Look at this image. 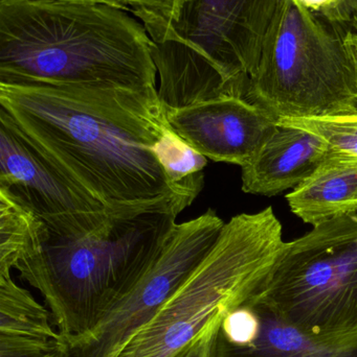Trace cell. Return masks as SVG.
<instances>
[{
	"mask_svg": "<svg viewBox=\"0 0 357 357\" xmlns=\"http://www.w3.org/2000/svg\"><path fill=\"white\" fill-rule=\"evenodd\" d=\"M286 199L291 212L312 227L357 213V158L330 153Z\"/></svg>",
	"mask_w": 357,
	"mask_h": 357,
	"instance_id": "13",
	"label": "cell"
},
{
	"mask_svg": "<svg viewBox=\"0 0 357 357\" xmlns=\"http://www.w3.org/2000/svg\"><path fill=\"white\" fill-rule=\"evenodd\" d=\"M259 331L257 312L245 303L228 312L222 319L216 342L234 347H245L256 341Z\"/></svg>",
	"mask_w": 357,
	"mask_h": 357,
	"instance_id": "18",
	"label": "cell"
},
{
	"mask_svg": "<svg viewBox=\"0 0 357 357\" xmlns=\"http://www.w3.org/2000/svg\"><path fill=\"white\" fill-rule=\"evenodd\" d=\"M260 320L257 339L245 347L214 344V357H357V333L314 335L304 333L253 302Z\"/></svg>",
	"mask_w": 357,
	"mask_h": 357,
	"instance_id": "12",
	"label": "cell"
},
{
	"mask_svg": "<svg viewBox=\"0 0 357 357\" xmlns=\"http://www.w3.org/2000/svg\"><path fill=\"white\" fill-rule=\"evenodd\" d=\"M175 206L111 216L71 241H50L15 266L45 301L63 337L92 331L130 293L159 257L176 225Z\"/></svg>",
	"mask_w": 357,
	"mask_h": 357,
	"instance_id": "4",
	"label": "cell"
},
{
	"mask_svg": "<svg viewBox=\"0 0 357 357\" xmlns=\"http://www.w3.org/2000/svg\"><path fill=\"white\" fill-rule=\"evenodd\" d=\"M166 116L170 127L197 152L216 162L241 167L254 158L278 125L265 109L238 96L166 110Z\"/></svg>",
	"mask_w": 357,
	"mask_h": 357,
	"instance_id": "10",
	"label": "cell"
},
{
	"mask_svg": "<svg viewBox=\"0 0 357 357\" xmlns=\"http://www.w3.org/2000/svg\"><path fill=\"white\" fill-rule=\"evenodd\" d=\"M249 302L309 335L357 333V213L283 243Z\"/></svg>",
	"mask_w": 357,
	"mask_h": 357,
	"instance_id": "7",
	"label": "cell"
},
{
	"mask_svg": "<svg viewBox=\"0 0 357 357\" xmlns=\"http://www.w3.org/2000/svg\"><path fill=\"white\" fill-rule=\"evenodd\" d=\"M79 3L102 4L122 10H144L159 17L174 14L184 0H60Z\"/></svg>",
	"mask_w": 357,
	"mask_h": 357,
	"instance_id": "20",
	"label": "cell"
},
{
	"mask_svg": "<svg viewBox=\"0 0 357 357\" xmlns=\"http://www.w3.org/2000/svg\"><path fill=\"white\" fill-rule=\"evenodd\" d=\"M0 188L8 190L44 222L50 241L79 238L113 216L34 146L2 111Z\"/></svg>",
	"mask_w": 357,
	"mask_h": 357,
	"instance_id": "9",
	"label": "cell"
},
{
	"mask_svg": "<svg viewBox=\"0 0 357 357\" xmlns=\"http://www.w3.org/2000/svg\"><path fill=\"white\" fill-rule=\"evenodd\" d=\"M301 6L314 13H323L330 8L337 0H297Z\"/></svg>",
	"mask_w": 357,
	"mask_h": 357,
	"instance_id": "23",
	"label": "cell"
},
{
	"mask_svg": "<svg viewBox=\"0 0 357 357\" xmlns=\"http://www.w3.org/2000/svg\"><path fill=\"white\" fill-rule=\"evenodd\" d=\"M321 14L333 22L348 26L357 20V0H337L330 8Z\"/></svg>",
	"mask_w": 357,
	"mask_h": 357,
	"instance_id": "22",
	"label": "cell"
},
{
	"mask_svg": "<svg viewBox=\"0 0 357 357\" xmlns=\"http://www.w3.org/2000/svg\"><path fill=\"white\" fill-rule=\"evenodd\" d=\"M226 222L209 209L176 224L154 264L128 295L88 333L63 337L57 357H117L184 284L217 243Z\"/></svg>",
	"mask_w": 357,
	"mask_h": 357,
	"instance_id": "8",
	"label": "cell"
},
{
	"mask_svg": "<svg viewBox=\"0 0 357 357\" xmlns=\"http://www.w3.org/2000/svg\"><path fill=\"white\" fill-rule=\"evenodd\" d=\"M0 111L111 215L184 210L152 151L169 126L157 90L0 84Z\"/></svg>",
	"mask_w": 357,
	"mask_h": 357,
	"instance_id": "1",
	"label": "cell"
},
{
	"mask_svg": "<svg viewBox=\"0 0 357 357\" xmlns=\"http://www.w3.org/2000/svg\"><path fill=\"white\" fill-rule=\"evenodd\" d=\"M50 319V310L10 275L0 276V333L59 341L61 335L52 328Z\"/></svg>",
	"mask_w": 357,
	"mask_h": 357,
	"instance_id": "16",
	"label": "cell"
},
{
	"mask_svg": "<svg viewBox=\"0 0 357 357\" xmlns=\"http://www.w3.org/2000/svg\"><path fill=\"white\" fill-rule=\"evenodd\" d=\"M277 123L316 134L327 142L333 154L357 158V111L322 119H280Z\"/></svg>",
	"mask_w": 357,
	"mask_h": 357,
	"instance_id": "17",
	"label": "cell"
},
{
	"mask_svg": "<svg viewBox=\"0 0 357 357\" xmlns=\"http://www.w3.org/2000/svg\"><path fill=\"white\" fill-rule=\"evenodd\" d=\"M284 243L270 206L231 218L207 257L117 357L182 356L212 322L255 295Z\"/></svg>",
	"mask_w": 357,
	"mask_h": 357,
	"instance_id": "5",
	"label": "cell"
},
{
	"mask_svg": "<svg viewBox=\"0 0 357 357\" xmlns=\"http://www.w3.org/2000/svg\"><path fill=\"white\" fill-rule=\"evenodd\" d=\"M50 241L42 220L6 189L0 188V276L41 253Z\"/></svg>",
	"mask_w": 357,
	"mask_h": 357,
	"instance_id": "14",
	"label": "cell"
},
{
	"mask_svg": "<svg viewBox=\"0 0 357 357\" xmlns=\"http://www.w3.org/2000/svg\"><path fill=\"white\" fill-rule=\"evenodd\" d=\"M57 342L0 333V357H57Z\"/></svg>",
	"mask_w": 357,
	"mask_h": 357,
	"instance_id": "19",
	"label": "cell"
},
{
	"mask_svg": "<svg viewBox=\"0 0 357 357\" xmlns=\"http://www.w3.org/2000/svg\"><path fill=\"white\" fill-rule=\"evenodd\" d=\"M174 197L184 209L203 190L207 157L182 139L170 125L152 148Z\"/></svg>",
	"mask_w": 357,
	"mask_h": 357,
	"instance_id": "15",
	"label": "cell"
},
{
	"mask_svg": "<svg viewBox=\"0 0 357 357\" xmlns=\"http://www.w3.org/2000/svg\"><path fill=\"white\" fill-rule=\"evenodd\" d=\"M247 100L280 119L357 111V63L348 27L283 0L270 23Z\"/></svg>",
	"mask_w": 357,
	"mask_h": 357,
	"instance_id": "6",
	"label": "cell"
},
{
	"mask_svg": "<svg viewBox=\"0 0 357 357\" xmlns=\"http://www.w3.org/2000/svg\"><path fill=\"white\" fill-rule=\"evenodd\" d=\"M330 153L327 142L316 134L278 123L254 158L241 167L242 190L275 197L295 189Z\"/></svg>",
	"mask_w": 357,
	"mask_h": 357,
	"instance_id": "11",
	"label": "cell"
},
{
	"mask_svg": "<svg viewBox=\"0 0 357 357\" xmlns=\"http://www.w3.org/2000/svg\"><path fill=\"white\" fill-rule=\"evenodd\" d=\"M283 0H184L174 14L144 10L159 100L178 110L224 96L247 100L270 23Z\"/></svg>",
	"mask_w": 357,
	"mask_h": 357,
	"instance_id": "3",
	"label": "cell"
},
{
	"mask_svg": "<svg viewBox=\"0 0 357 357\" xmlns=\"http://www.w3.org/2000/svg\"><path fill=\"white\" fill-rule=\"evenodd\" d=\"M348 39H349V37H348ZM349 42H350V44H351V45H352V48H354V56H356V63H357V45H356V44L352 43V42L350 41V40H349Z\"/></svg>",
	"mask_w": 357,
	"mask_h": 357,
	"instance_id": "25",
	"label": "cell"
},
{
	"mask_svg": "<svg viewBox=\"0 0 357 357\" xmlns=\"http://www.w3.org/2000/svg\"><path fill=\"white\" fill-rule=\"evenodd\" d=\"M348 37L352 43L357 45V20L348 25Z\"/></svg>",
	"mask_w": 357,
	"mask_h": 357,
	"instance_id": "24",
	"label": "cell"
},
{
	"mask_svg": "<svg viewBox=\"0 0 357 357\" xmlns=\"http://www.w3.org/2000/svg\"><path fill=\"white\" fill-rule=\"evenodd\" d=\"M152 41L125 10L60 0H0V84L157 90Z\"/></svg>",
	"mask_w": 357,
	"mask_h": 357,
	"instance_id": "2",
	"label": "cell"
},
{
	"mask_svg": "<svg viewBox=\"0 0 357 357\" xmlns=\"http://www.w3.org/2000/svg\"><path fill=\"white\" fill-rule=\"evenodd\" d=\"M222 319L212 322L180 357H214V344Z\"/></svg>",
	"mask_w": 357,
	"mask_h": 357,
	"instance_id": "21",
	"label": "cell"
}]
</instances>
